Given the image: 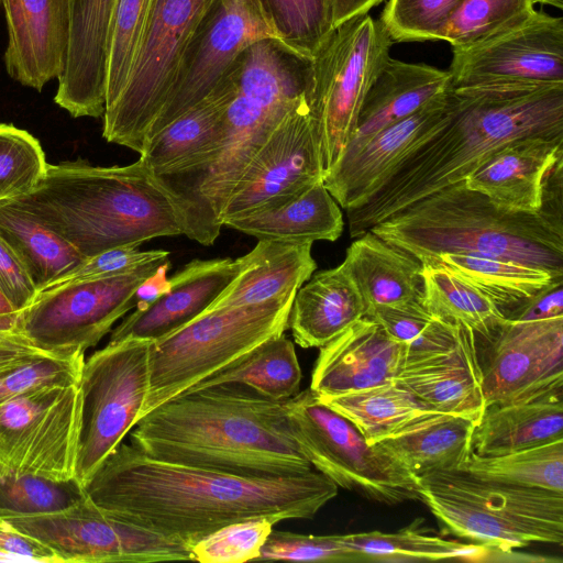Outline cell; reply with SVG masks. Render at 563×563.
I'll return each mask as SVG.
<instances>
[{
    "label": "cell",
    "mask_w": 563,
    "mask_h": 563,
    "mask_svg": "<svg viewBox=\"0 0 563 563\" xmlns=\"http://www.w3.org/2000/svg\"><path fill=\"white\" fill-rule=\"evenodd\" d=\"M405 360V346L363 317L320 347L309 388L319 397H331L388 384Z\"/></svg>",
    "instance_id": "21"
},
{
    "label": "cell",
    "mask_w": 563,
    "mask_h": 563,
    "mask_svg": "<svg viewBox=\"0 0 563 563\" xmlns=\"http://www.w3.org/2000/svg\"><path fill=\"white\" fill-rule=\"evenodd\" d=\"M0 562L63 563L52 549L19 531L2 517H0Z\"/></svg>",
    "instance_id": "55"
},
{
    "label": "cell",
    "mask_w": 563,
    "mask_h": 563,
    "mask_svg": "<svg viewBox=\"0 0 563 563\" xmlns=\"http://www.w3.org/2000/svg\"><path fill=\"white\" fill-rule=\"evenodd\" d=\"M393 44L380 21L367 13L335 26L309 60L305 95L317 124L324 174L347 147Z\"/></svg>",
    "instance_id": "8"
},
{
    "label": "cell",
    "mask_w": 563,
    "mask_h": 563,
    "mask_svg": "<svg viewBox=\"0 0 563 563\" xmlns=\"http://www.w3.org/2000/svg\"><path fill=\"white\" fill-rule=\"evenodd\" d=\"M439 265L463 278L500 310L505 318L563 278L551 272L515 261L463 253H443L422 263Z\"/></svg>",
    "instance_id": "35"
},
{
    "label": "cell",
    "mask_w": 563,
    "mask_h": 563,
    "mask_svg": "<svg viewBox=\"0 0 563 563\" xmlns=\"http://www.w3.org/2000/svg\"><path fill=\"white\" fill-rule=\"evenodd\" d=\"M563 280H558L542 290L507 320L538 321L563 317Z\"/></svg>",
    "instance_id": "56"
},
{
    "label": "cell",
    "mask_w": 563,
    "mask_h": 563,
    "mask_svg": "<svg viewBox=\"0 0 563 563\" xmlns=\"http://www.w3.org/2000/svg\"><path fill=\"white\" fill-rule=\"evenodd\" d=\"M420 500L429 507L448 533L472 543L514 552L537 542L536 538L520 526L467 500L432 492L422 486Z\"/></svg>",
    "instance_id": "42"
},
{
    "label": "cell",
    "mask_w": 563,
    "mask_h": 563,
    "mask_svg": "<svg viewBox=\"0 0 563 563\" xmlns=\"http://www.w3.org/2000/svg\"><path fill=\"white\" fill-rule=\"evenodd\" d=\"M475 422L466 416L432 410L376 444L419 478L438 471L459 470L472 454Z\"/></svg>",
    "instance_id": "31"
},
{
    "label": "cell",
    "mask_w": 563,
    "mask_h": 563,
    "mask_svg": "<svg viewBox=\"0 0 563 563\" xmlns=\"http://www.w3.org/2000/svg\"><path fill=\"white\" fill-rule=\"evenodd\" d=\"M268 519H250L224 526L197 541L191 548L192 561L200 563H243L258 560L273 530Z\"/></svg>",
    "instance_id": "51"
},
{
    "label": "cell",
    "mask_w": 563,
    "mask_h": 563,
    "mask_svg": "<svg viewBox=\"0 0 563 563\" xmlns=\"http://www.w3.org/2000/svg\"><path fill=\"white\" fill-rule=\"evenodd\" d=\"M562 157L563 135L525 136L497 150L464 184L504 209L539 212L547 178Z\"/></svg>",
    "instance_id": "24"
},
{
    "label": "cell",
    "mask_w": 563,
    "mask_h": 563,
    "mask_svg": "<svg viewBox=\"0 0 563 563\" xmlns=\"http://www.w3.org/2000/svg\"><path fill=\"white\" fill-rule=\"evenodd\" d=\"M86 498L75 479L53 481L22 474L0 463V517H23L64 510Z\"/></svg>",
    "instance_id": "45"
},
{
    "label": "cell",
    "mask_w": 563,
    "mask_h": 563,
    "mask_svg": "<svg viewBox=\"0 0 563 563\" xmlns=\"http://www.w3.org/2000/svg\"><path fill=\"white\" fill-rule=\"evenodd\" d=\"M129 437L152 457L239 476H290L313 468L292 434L285 400L239 384L183 393L142 417Z\"/></svg>",
    "instance_id": "2"
},
{
    "label": "cell",
    "mask_w": 563,
    "mask_h": 563,
    "mask_svg": "<svg viewBox=\"0 0 563 563\" xmlns=\"http://www.w3.org/2000/svg\"><path fill=\"white\" fill-rule=\"evenodd\" d=\"M452 53V89L563 85V19L536 10L525 21Z\"/></svg>",
    "instance_id": "16"
},
{
    "label": "cell",
    "mask_w": 563,
    "mask_h": 563,
    "mask_svg": "<svg viewBox=\"0 0 563 563\" xmlns=\"http://www.w3.org/2000/svg\"><path fill=\"white\" fill-rule=\"evenodd\" d=\"M366 316L358 287L346 265L320 271L295 294L288 328L305 349L321 347Z\"/></svg>",
    "instance_id": "30"
},
{
    "label": "cell",
    "mask_w": 563,
    "mask_h": 563,
    "mask_svg": "<svg viewBox=\"0 0 563 563\" xmlns=\"http://www.w3.org/2000/svg\"><path fill=\"white\" fill-rule=\"evenodd\" d=\"M0 238L22 263L37 292L86 260L11 199L0 201Z\"/></svg>",
    "instance_id": "36"
},
{
    "label": "cell",
    "mask_w": 563,
    "mask_h": 563,
    "mask_svg": "<svg viewBox=\"0 0 563 563\" xmlns=\"http://www.w3.org/2000/svg\"><path fill=\"white\" fill-rule=\"evenodd\" d=\"M213 0H152L126 84L103 112L108 142L141 154L176 81L181 59Z\"/></svg>",
    "instance_id": "10"
},
{
    "label": "cell",
    "mask_w": 563,
    "mask_h": 563,
    "mask_svg": "<svg viewBox=\"0 0 563 563\" xmlns=\"http://www.w3.org/2000/svg\"><path fill=\"white\" fill-rule=\"evenodd\" d=\"M279 35V43L310 60L332 32L330 0H258Z\"/></svg>",
    "instance_id": "46"
},
{
    "label": "cell",
    "mask_w": 563,
    "mask_h": 563,
    "mask_svg": "<svg viewBox=\"0 0 563 563\" xmlns=\"http://www.w3.org/2000/svg\"><path fill=\"white\" fill-rule=\"evenodd\" d=\"M295 294L261 305L208 311L152 341L142 417L283 334Z\"/></svg>",
    "instance_id": "7"
},
{
    "label": "cell",
    "mask_w": 563,
    "mask_h": 563,
    "mask_svg": "<svg viewBox=\"0 0 563 563\" xmlns=\"http://www.w3.org/2000/svg\"><path fill=\"white\" fill-rule=\"evenodd\" d=\"M367 317L405 346V364L445 352L457 340L459 325L434 317L420 301L377 307Z\"/></svg>",
    "instance_id": "44"
},
{
    "label": "cell",
    "mask_w": 563,
    "mask_h": 563,
    "mask_svg": "<svg viewBox=\"0 0 563 563\" xmlns=\"http://www.w3.org/2000/svg\"><path fill=\"white\" fill-rule=\"evenodd\" d=\"M262 40L279 43V35L258 0H213L187 46L176 81L148 132L147 142L206 98L242 52Z\"/></svg>",
    "instance_id": "15"
},
{
    "label": "cell",
    "mask_w": 563,
    "mask_h": 563,
    "mask_svg": "<svg viewBox=\"0 0 563 563\" xmlns=\"http://www.w3.org/2000/svg\"><path fill=\"white\" fill-rule=\"evenodd\" d=\"M319 134L306 95L278 121L230 195L223 222L278 206L323 180Z\"/></svg>",
    "instance_id": "17"
},
{
    "label": "cell",
    "mask_w": 563,
    "mask_h": 563,
    "mask_svg": "<svg viewBox=\"0 0 563 563\" xmlns=\"http://www.w3.org/2000/svg\"><path fill=\"white\" fill-rule=\"evenodd\" d=\"M223 225L258 240L312 244L338 240L344 222L339 203L320 180L278 206L229 219Z\"/></svg>",
    "instance_id": "34"
},
{
    "label": "cell",
    "mask_w": 563,
    "mask_h": 563,
    "mask_svg": "<svg viewBox=\"0 0 563 563\" xmlns=\"http://www.w3.org/2000/svg\"><path fill=\"white\" fill-rule=\"evenodd\" d=\"M15 317H0V330H14Z\"/></svg>",
    "instance_id": "59"
},
{
    "label": "cell",
    "mask_w": 563,
    "mask_h": 563,
    "mask_svg": "<svg viewBox=\"0 0 563 563\" xmlns=\"http://www.w3.org/2000/svg\"><path fill=\"white\" fill-rule=\"evenodd\" d=\"M152 0H115L107 58L106 108L122 92L133 68Z\"/></svg>",
    "instance_id": "48"
},
{
    "label": "cell",
    "mask_w": 563,
    "mask_h": 563,
    "mask_svg": "<svg viewBox=\"0 0 563 563\" xmlns=\"http://www.w3.org/2000/svg\"><path fill=\"white\" fill-rule=\"evenodd\" d=\"M11 200L85 258L184 234L170 195L141 158L110 167L81 159L47 164L37 185Z\"/></svg>",
    "instance_id": "5"
},
{
    "label": "cell",
    "mask_w": 563,
    "mask_h": 563,
    "mask_svg": "<svg viewBox=\"0 0 563 563\" xmlns=\"http://www.w3.org/2000/svg\"><path fill=\"white\" fill-rule=\"evenodd\" d=\"M0 3H1V0H0Z\"/></svg>",
    "instance_id": "61"
},
{
    "label": "cell",
    "mask_w": 563,
    "mask_h": 563,
    "mask_svg": "<svg viewBox=\"0 0 563 563\" xmlns=\"http://www.w3.org/2000/svg\"><path fill=\"white\" fill-rule=\"evenodd\" d=\"M355 239L343 263L363 297L365 317L377 307L420 301L423 278L419 260L369 230Z\"/></svg>",
    "instance_id": "32"
},
{
    "label": "cell",
    "mask_w": 563,
    "mask_h": 563,
    "mask_svg": "<svg viewBox=\"0 0 563 563\" xmlns=\"http://www.w3.org/2000/svg\"><path fill=\"white\" fill-rule=\"evenodd\" d=\"M18 312L13 310L9 301L0 292V317H15Z\"/></svg>",
    "instance_id": "58"
},
{
    "label": "cell",
    "mask_w": 563,
    "mask_h": 563,
    "mask_svg": "<svg viewBox=\"0 0 563 563\" xmlns=\"http://www.w3.org/2000/svg\"><path fill=\"white\" fill-rule=\"evenodd\" d=\"M0 292L15 312L26 308L37 290L22 263L0 238Z\"/></svg>",
    "instance_id": "54"
},
{
    "label": "cell",
    "mask_w": 563,
    "mask_h": 563,
    "mask_svg": "<svg viewBox=\"0 0 563 563\" xmlns=\"http://www.w3.org/2000/svg\"><path fill=\"white\" fill-rule=\"evenodd\" d=\"M452 120L409 156L364 205L346 210L355 239L409 205L464 180L507 143L563 135V85L453 89Z\"/></svg>",
    "instance_id": "3"
},
{
    "label": "cell",
    "mask_w": 563,
    "mask_h": 563,
    "mask_svg": "<svg viewBox=\"0 0 563 563\" xmlns=\"http://www.w3.org/2000/svg\"><path fill=\"white\" fill-rule=\"evenodd\" d=\"M239 261L229 257L195 260L167 279V289L154 301L128 316L109 342L125 339L155 341L201 316L230 285Z\"/></svg>",
    "instance_id": "23"
},
{
    "label": "cell",
    "mask_w": 563,
    "mask_h": 563,
    "mask_svg": "<svg viewBox=\"0 0 563 563\" xmlns=\"http://www.w3.org/2000/svg\"><path fill=\"white\" fill-rule=\"evenodd\" d=\"M292 434L313 468L367 500H420L419 478L307 388L285 400Z\"/></svg>",
    "instance_id": "9"
},
{
    "label": "cell",
    "mask_w": 563,
    "mask_h": 563,
    "mask_svg": "<svg viewBox=\"0 0 563 563\" xmlns=\"http://www.w3.org/2000/svg\"><path fill=\"white\" fill-rule=\"evenodd\" d=\"M536 0H461L440 40L465 47L511 27L534 11Z\"/></svg>",
    "instance_id": "47"
},
{
    "label": "cell",
    "mask_w": 563,
    "mask_h": 563,
    "mask_svg": "<svg viewBox=\"0 0 563 563\" xmlns=\"http://www.w3.org/2000/svg\"><path fill=\"white\" fill-rule=\"evenodd\" d=\"M169 252L164 250L140 251L136 245L113 247L86 258L52 286L130 273L152 262L167 260Z\"/></svg>",
    "instance_id": "53"
},
{
    "label": "cell",
    "mask_w": 563,
    "mask_h": 563,
    "mask_svg": "<svg viewBox=\"0 0 563 563\" xmlns=\"http://www.w3.org/2000/svg\"><path fill=\"white\" fill-rule=\"evenodd\" d=\"M477 345L475 333L459 325L457 340L452 349L406 363L395 382L432 410L462 415L477 421L485 408Z\"/></svg>",
    "instance_id": "27"
},
{
    "label": "cell",
    "mask_w": 563,
    "mask_h": 563,
    "mask_svg": "<svg viewBox=\"0 0 563 563\" xmlns=\"http://www.w3.org/2000/svg\"><path fill=\"white\" fill-rule=\"evenodd\" d=\"M311 246L258 240L252 251L238 258L236 276L205 312L261 305L295 294L317 268Z\"/></svg>",
    "instance_id": "29"
},
{
    "label": "cell",
    "mask_w": 563,
    "mask_h": 563,
    "mask_svg": "<svg viewBox=\"0 0 563 563\" xmlns=\"http://www.w3.org/2000/svg\"><path fill=\"white\" fill-rule=\"evenodd\" d=\"M258 560L360 562L342 534L313 536L272 530Z\"/></svg>",
    "instance_id": "52"
},
{
    "label": "cell",
    "mask_w": 563,
    "mask_h": 563,
    "mask_svg": "<svg viewBox=\"0 0 563 563\" xmlns=\"http://www.w3.org/2000/svg\"><path fill=\"white\" fill-rule=\"evenodd\" d=\"M82 488L103 511L191 548L239 521L312 519L339 487L316 468L239 476L162 461L122 442Z\"/></svg>",
    "instance_id": "1"
},
{
    "label": "cell",
    "mask_w": 563,
    "mask_h": 563,
    "mask_svg": "<svg viewBox=\"0 0 563 563\" xmlns=\"http://www.w3.org/2000/svg\"><path fill=\"white\" fill-rule=\"evenodd\" d=\"M7 23L8 75L41 91L60 75L68 41V0H1Z\"/></svg>",
    "instance_id": "22"
},
{
    "label": "cell",
    "mask_w": 563,
    "mask_h": 563,
    "mask_svg": "<svg viewBox=\"0 0 563 563\" xmlns=\"http://www.w3.org/2000/svg\"><path fill=\"white\" fill-rule=\"evenodd\" d=\"M318 398L347 418L371 444L432 411L395 380L358 391Z\"/></svg>",
    "instance_id": "41"
},
{
    "label": "cell",
    "mask_w": 563,
    "mask_h": 563,
    "mask_svg": "<svg viewBox=\"0 0 563 563\" xmlns=\"http://www.w3.org/2000/svg\"><path fill=\"white\" fill-rule=\"evenodd\" d=\"M429 490L476 504L528 532L538 543L563 542V493L477 477L462 470L419 477Z\"/></svg>",
    "instance_id": "25"
},
{
    "label": "cell",
    "mask_w": 563,
    "mask_h": 563,
    "mask_svg": "<svg viewBox=\"0 0 563 563\" xmlns=\"http://www.w3.org/2000/svg\"><path fill=\"white\" fill-rule=\"evenodd\" d=\"M418 519L396 532L369 531L342 534L345 544L361 561L506 560L504 552L477 543L448 540L422 526Z\"/></svg>",
    "instance_id": "37"
},
{
    "label": "cell",
    "mask_w": 563,
    "mask_h": 563,
    "mask_svg": "<svg viewBox=\"0 0 563 563\" xmlns=\"http://www.w3.org/2000/svg\"><path fill=\"white\" fill-rule=\"evenodd\" d=\"M85 353L43 351L15 330H0V404L37 386L78 384Z\"/></svg>",
    "instance_id": "38"
},
{
    "label": "cell",
    "mask_w": 563,
    "mask_h": 563,
    "mask_svg": "<svg viewBox=\"0 0 563 563\" xmlns=\"http://www.w3.org/2000/svg\"><path fill=\"white\" fill-rule=\"evenodd\" d=\"M115 0H68V41L54 101L74 118L103 115Z\"/></svg>",
    "instance_id": "20"
},
{
    "label": "cell",
    "mask_w": 563,
    "mask_h": 563,
    "mask_svg": "<svg viewBox=\"0 0 563 563\" xmlns=\"http://www.w3.org/2000/svg\"><path fill=\"white\" fill-rule=\"evenodd\" d=\"M420 302L434 317L471 329L489 343L506 318L479 289L439 265L422 264Z\"/></svg>",
    "instance_id": "39"
},
{
    "label": "cell",
    "mask_w": 563,
    "mask_h": 563,
    "mask_svg": "<svg viewBox=\"0 0 563 563\" xmlns=\"http://www.w3.org/2000/svg\"><path fill=\"white\" fill-rule=\"evenodd\" d=\"M151 342H109L84 361L75 464V479L82 487L142 417L150 385Z\"/></svg>",
    "instance_id": "11"
},
{
    "label": "cell",
    "mask_w": 563,
    "mask_h": 563,
    "mask_svg": "<svg viewBox=\"0 0 563 563\" xmlns=\"http://www.w3.org/2000/svg\"><path fill=\"white\" fill-rule=\"evenodd\" d=\"M537 3L552 5L556 9L563 8V0H536Z\"/></svg>",
    "instance_id": "60"
},
{
    "label": "cell",
    "mask_w": 563,
    "mask_h": 563,
    "mask_svg": "<svg viewBox=\"0 0 563 563\" xmlns=\"http://www.w3.org/2000/svg\"><path fill=\"white\" fill-rule=\"evenodd\" d=\"M301 378L295 345L283 333L264 341L234 364L189 390L239 384L266 398L283 401L299 393Z\"/></svg>",
    "instance_id": "40"
},
{
    "label": "cell",
    "mask_w": 563,
    "mask_h": 563,
    "mask_svg": "<svg viewBox=\"0 0 563 563\" xmlns=\"http://www.w3.org/2000/svg\"><path fill=\"white\" fill-rule=\"evenodd\" d=\"M333 27L354 16L367 14L383 0H330Z\"/></svg>",
    "instance_id": "57"
},
{
    "label": "cell",
    "mask_w": 563,
    "mask_h": 563,
    "mask_svg": "<svg viewBox=\"0 0 563 563\" xmlns=\"http://www.w3.org/2000/svg\"><path fill=\"white\" fill-rule=\"evenodd\" d=\"M456 96L451 88L409 117L385 128L356 153L341 157L323 183L345 211L364 205L396 169L452 120Z\"/></svg>",
    "instance_id": "19"
},
{
    "label": "cell",
    "mask_w": 563,
    "mask_h": 563,
    "mask_svg": "<svg viewBox=\"0 0 563 563\" xmlns=\"http://www.w3.org/2000/svg\"><path fill=\"white\" fill-rule=\"evenodd\" d=\"M562 396L486 406L474 426L471 455H503L563 439Z\"/></svg>",
    "instance_id": "33"
},
{
    "label": "cell",
    "mask_w": 563,
    "mask_h": 563,
    "mask_svg": "<svg viewBox=\"0 0 563 563\" xmlns=\"http://www.w3.org/2000/svg\"><path fill=\"white\" fill-rule=\"evenodd\" d=\"M308 64L274 40L252 44L232 64L235 90L217 151L189 175L157 178L176 205L187 238L202 245L214 243L222 209L247 164L305 95Z\"/></svg>",
    "instance_id": "4"
},
{
    "label": "cell",
    "mask_w": 563,
    "mask_h": 563,
    "mask_svg": "<svg viewBox=\"0 0 563 563\" xmlns=\"http://www.w3.org/2000/svg\"><path fill=\"white\" fill-rule=\"evenodd\" d=\"M234 90L228 70L206 98L148 140L140 158L158 179L189 175L209 162L220 144Z\"/></svg>",
    "instance_id": "26"
},
{
    "label": "cell",
    "mask_w": 563,
    "mask_h": 563,
    "mask_svg": "<svg viewBox=\"0 0 563 563\" xmlns=\"http://www.w3.org/2000/svg\"><path fill=\"white\" fill-rule=\"evenodd\" d=\"M451 88L448 70L389 57L365 97L356 130L341 157L353 155L376 133Z\"/></svg>",
    "instance_id": "28"
},
{
    "label": "cell",
    "mask_w": 563,
    "mask_h": 563,
    "mask_svg": "<svg viewBox=\"0 0 563 563\" xmlns=\"http://www.w3.org/2000/svg\"><path fill=\"white\" fill-rule=\"evenodd\" d=\"M459 470L489 481L563 493V439L503 455H471Z\"/></svg>",
    "instance_id": "43"
},
{
    "label": "cell",
    "mask_w": 563,
    "mask_h": 563,
    "mask_svg": "<svg viewBox=\"0 0 563 563\" xmlns=\"http://www.w3.org/2000/svg\"><path fill=\"white\" fill-rule=\"evenodd\" d=\"M461 0H388L380 23L393 42L440 40Z\"/></svg>",
    "instance_id": "50"
},
{
    "label": "cell",
    "mask_w": 563,
    "mask_h": 563,
    "mask_svg": "<svg viewBox=\"0 0 563 563\" xmlns=\"http://www.w3.org/2000/svg\"><path fill=\"white\" fill-rule=\"evenodd\" d=\"M4 519L52 549L63 563L192 561L184 542L112 516L87 496L60 511Z\"/></svg>",
    "instance_id": "14"
},
{
    "label": "cell",
    "mask_w": 563,
    "mask_h": 563,
    "mask_svg": "<svg viewBox=\"0 0 563 563\" xmlns=\"http://www.w3.org/2000/svg\"><path fill=\"white\" fill-rule=\"evenodd\" d=\"M167 261L121 275L51 286L18 312L14 330L43 351L85 353L137 306L139 287Z\"/></svg>",
    "instance_id": "12"
},
{
    "label": "cell",
    "mask_w": 563,
    "mask_h": 563,
    "mask_svg": "<svg viewBox=\"0 0 563 563\" xmlns=\"http://www.w3.org/2000/svg\"><path fill=\"white\" fill-rule=\"evenodd\" d=\"M78 384L26 389L0 404V463L53 481L75 478Z\"/></svg>",
    "instance_id": "13"
},
{
    "label": "cell",
    "mask_w": 563,
    "mask_h": 563,
    "mask_svg": "<svg viewBox=\"0 0 563 563\" xmlns=\"http://www.w3.org/2000/svg\"><path fill=\"white\" fill-rule=\"evenodd\" d=\"M482 365L485 407L563 395V317L505 320Z\"/></svg>",
    "instance_id": "18"
},
{
    "label": "cell",
    "mask_w": 563,
    "mask_h": 563,
    "mask_svg": "<svg viewBox=\"0 0 563 563\" xmlns=\"http://www.w3.org/2000/svg\"><path fill=\"white\" fill-rule=\"evenodd\" d=\"M47 164L37 139L12 124L0 123V201L30 192Z\"/></svg>",
    "instance_id": "49"
},
{
    "label": "cell",
    "mask_w": 563,
    "mask_h": 563,
    "mask_svg": "<svg viewBox=\"0 0 563 563\" xmlns=\"http://www.w3.org/2000/svg\"><path fill=\"white\" fill-rule=\"evenodd\" d=\"M369 231L421 263L463 253L515 261L563 278L562 206L507 210L464 180L417 200Z\"/></svg>",
    "instance_id": "6"
}]
</instances>
